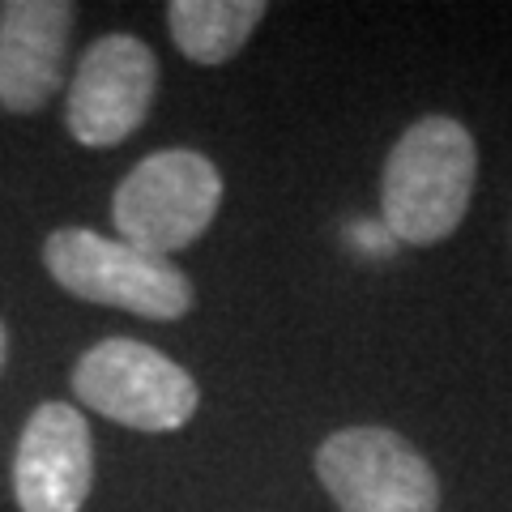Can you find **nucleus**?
Returning a JSON list of instances; mask_svg holds the SVG:
<instances>
[{"label": "nucleus", "instance_id": "nucleus-1", "mask_svg": "<svg viewBox=\"0 0 512 512\" xmlns=\"http://www.w3.org/2000/svg\"><path fill=\"white\" fill-rule=\"evenodd\" d=\"M474 175L478 150L466 124L448 116L414 120L384 163V231L402 244H440L470 210Z\"/></svg>", "mask_w": 512, "mask_h": 512}, {"label": "nucleus", "instance_id": "nucleus-2", "mask_svg": "<svg viewBox=\"0 0 512 512\" xmlns=\"http://www.w3.org/2000/svg\"><path fill=\"white\" fill-rule=\"evenodd\" d=\"M222 201V175L197 150H158L120 180L111 222L124 244L150 256L180 252L210 231Z\"/></svg>", "mask_w": 512, "mask_h": 512}, {"label": "nucleus", "instance_id": "nucleus-3", "mask_svg": "<svg viewBox=\"0 0 512 512\" xmlns=\"http://www.w3.org/2000/svg\"><path fill=\"white\" fill-rule=\"evenodd\" d=\"M43 261L69 295L103 308H124L150 320H175L192 308V282L167 256H150L99 231H56L43 244Z\"/></svg>", "mask_w": 512, "mask_h": 512}, {"label": "nucleus", "instance_id": "nucleus-4", "mask_svg": "<svg viewBox=\"0 0 512 512\" xmlns=\"http://www.w3.org/2000/svg\"><path fill=\"white\" fill-rule=\"evenodd\" d=\"M73 393L103 419L137 431H175L197 414V380L163 350L133 338L90 346L73 367Z\"/></svg>", "mask_w": 512, "mask_h": 512}, {"label": "nucleus", "instance_id": "nucleus-5", "mask_svg": "<svg viewBox=\"0 0 512 512\" xmlns=\"http://www.w3.org/2000/svg\"><path fill=\"white\" fill-rule=\"evenodd\" d=\"M316 474L342 512H436L440 478L406 436L346 427L316 453Z\"/></svg>", "mask_w": 512, "mask_h": 512}, {"label": "nucleus", "instance_id": "nucleus-6", "mask_svg": "<svg viewBox=\"0 0 512 512\" xmlns=\"http://www.w3.org/2000/svg\"><path fill=\"white\" fill-rule=\"evenodd\" d=\"M158 60L133 35H107L82 56L69 86V133L82 146H120L154 103Z\"/></svg>", "mask_w": 512, "mask_h": 512}, {"label": "nucleus", "instance_id": "nucleus-7", "mask_svg": "<svg viewBox=\"0 0 512 512\" xmlns=\"http://www.w3.org/2000/svg\"><path fill=\"white\" fill-rule=\"evenodd\" d=\"M94 483L90 427L73 406L47 402L30 414L13 457V495L22 512H82Z\"/></svg>", "mask_w": 512, "mask_h": 512}, {"label": "nucleus", "instance_id": "nucleus-8", "mask_svg": "<svg viewBox=\"0 0 512 512\" xmlns=\"http://www.w3.org/2000/svg\"><path fill=\"white\" fill-rule=\"evenodd\" d=\"M73 5L64 0H9L0 5V107L13 116L52 103L64 82Z\"/></svg>", "mask_w": 512, "mask_h": 512}, {"label": "nucleus", "instance_id": "nucleus-9", "mask_svg": "<svg viewBox=\"0 0 512 512\" xmlns=\"http://www.w3.org/2000/svg\"><path fill=\"white\" fill-rule=\"evenodd\" d=\"M265 13V0H175L167 26L192 64H222L248 43Z\"/></svg>", "mask_w": 512, "mask_h": 512}, {"label": "nucleus", "instance_id": "nucleus-10", "mask_svg": "<svg viewBox=\"0 0 512 512\" xmlns=\"http://www.w3.org/2000/svg\"><path fill=\"white\" fill-rule=\"evenodd\" d=\"M0 359H5V325H0Z\"/></svg>", "mask_w": 512, "mask_h": 512}]
</instances>
